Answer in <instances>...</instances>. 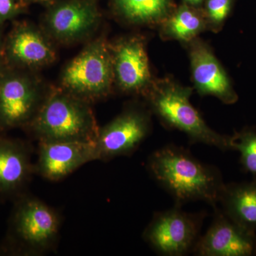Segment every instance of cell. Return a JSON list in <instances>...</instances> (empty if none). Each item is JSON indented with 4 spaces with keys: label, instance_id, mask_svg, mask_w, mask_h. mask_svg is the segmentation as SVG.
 <instances>
[{
    "label": "cell",
    "instance_id": "6da1fadb",
    "mask_svg": "<svg viewBox=\"0 0 256 256\" xmlns=\"http://www.w3.org/2000/svg\"><path fill=\"white\" fill-rule=\"evenodd\" d=\"M146 168L175 204L203 201L215 208L226 184L220 170L202 162L182 146L168 144L152 153Z\"/></svg>",
    "mask_w": 256,
    "mask_h": 256
},
{
    "label": "cell",
    "instance_id": "7a4b0ae2",
    "mask_svg": "<svg viewBox=\"0 0 256 256\" xmlns=\"http://www.w3.org/2000/svg\"><path fill=\"white\" fill-rule=\"evenodd\" d=\"M28 127L38 142H96L100 130L87 101L68 92L48 96Z\"/></svg>",
    "mask_w": 256,
    "mask_h": 256
},
{
    "label": "cell",
    "instance_id": "3957f363",
    "mask_svg": "<svg viewBox=\"0 0 256 256\" xmlns=\"http://www.w3.org/2000/svg\"><path fill=\"white\" fill-rule=\"evenodd\" d=\"M60 215L36 197L20 194L10 220L8 252L22 256H41L56 247Z\"/></svg>",
    "mask_w": 256,
    "mask_h": 256
},
{
    "label": "cell",
    "instance_id": "277c9868",
    "mask_svg": "<svg viewBox=\"0 0 256 256\" xmlns=\"http://www.w3.org/2000/svg\"><path fill=\"white\" fill-rule=\"evenodd\" d=\"M192 90L173 84L160 82L149 95L152 108L166 126L185 133L192 143H203L222 151L232 150V136L207 126L190 102Z\"/></svg>",
    "mask_w": 256,
    "mask_h": 256
},
{
    "label": "cell",
    "instance_id": "5b68a950",
    "mask_svg": "<svg viewBox=\"0 0 256 256\" xmlns=\"http://www.w3.org/2000/svg\"><path fill=\"white\" fill-rule=\"evenodd\" d=\"M206 212L188 213L182 206L153 216L142 236L158 254L165 256H183L192 252L200 238Z\"/></svg>",
    "mask_w": 256,
    "mask_h": 256
},
{
    "label": "cell",
    "instance_id": "8992f818",
    "mask_svg": "<svg viewBox=\"0 0 256 256\" xmlns=\"http://www.w3.org/2000/svg\"><path fill=\"white\" fill-rule=\"evenodd\" d=\"M114 64L108 48L102 42L87 46L67 66L62 84L66 92L87 101L110 90Z\"/></svg>",
    "mask_w": 256,
    "mask_h": 256
},
{
    "label": "cell",
    "instance_id": "52a82bcc",
    "mask_svg": "<svg viewBox=\"0 0 256 256\" xmlns=\"http://www.w3.org/2000/svg\"><path fill=\"white\" fill-rule=\"evenodd\" d=\"M44 101L26 75L5 68L0 74V129L28 126Z\"/></svg>",
    "mask_w": 256,
    "mask_h": 256
},
{
    "label": "cell",
    "instance_id": "ba28073f",
    "mask_svg": "<svg viewBox=\"0 0 256 256\" xmlns=\"http://www.w3.org/2000/svg\"><path fill=\"white\" fill-rule=\"evenodd\" d=\"M150 132L149 116L138 109H129L99 130L96 141L98 160L108 161L130 156Z\"/></svg>",
    "mask_w": 256,
    "mask_h": 256
},
{
    "label": "cell",
    "instance_id": "9c48e42d",
    "mask_svg": "<svg viewBox=\"0 0 256 256\" xmlns=\"http://www.w3.org/2000/svg\"><path fill=\"white\" fill-rule=\"evenodd\" d=\"M215 217L192 254L198 256L256 255V233L234 222L216 207Z\"/></svg>",
    "mask_w": 256,
    "mask_h": 256
},
{
    "label": "cell",
    "instance_id": "30bf717a",
    "mask_svg": "<svg viewBox=\"0 0 256 256\" xmlns=\"http://www.w3.org/2000/svg\"><path fill=\"white\" fill-rule=\"evenodd\" d=\"M96 160H98L96 142H40L34 171L47 180L58 182Z\"/></svg>",
    "mask_w": 256,
    "mask_h": 256
},
{
    "label": "cell",
    "instance_id": "8fae6325",
    "mask_svg": "<svg viewBox=\"0 0 256 256\" xmlns=\"http://www.w3.org/2000/svg\"><path fill=\"white\" fill-rule=\"evenodd\" d=\"M190 60L192 76L200 94L216 96L228 105L237 102L238 96L228 76L204 44L192 43Z\"/></svg>",
    "mask_w": 256,
    "mask_h": 256
},
{
    "label": "cell",
    "instance_id": "7c38bea8",
    "mask_svg": "<svg viewBox=\"0 0 256 256\" xmlns=\"http://www.w3.org/2000/svg\"><path fill=\"white\" fill-rule=\"evenodd\" d=\"M6 62L14 67H35L53 62L55 52L36 30L20 24L15 26L4 42Z\"/></svg>",
    "mask_w": 256,
    "mask_h": 256
},
{
    "label": "cell",
    "instance_id": "4fadbf2b",
    "mask_svg": "<svg viewBox=\"0 0 256 256\" xmlns=\"http://www.w3.org/2000/svg\"><path fill=\"white\" fill-rule=\"evenodd\" d=\"M34 173V164L32 162L28 144L0 137V194H22Z\"/></svg>",
    "mask_w": 256,
    "mask_h": 256
},
{
    "label": "cell",
    "instance_id": "5bb4252c",
    "mask_svg": "<svg viewBox=\"0 0 256 256\" xmlns=\"http://www.w3.org/2000/svg\"><path fill=\"white\" fill-rule=\"evenodd\" d=\"M112 64L120 87L124 92H138L149 84L148 56L139 40L133 38L120 43L114 50Z\"/></svg>",
    "mask_w": 256,
    "mask_h": 256
},
{
    "label": "cell",
    "instance_id": "9a60e30c",
    "mask_svg": "<svg viewBox=\"0 0 256 256\" xmlns=\"http://www.w3.org/2000/svg\"><path fill=\"white\" fill-rule=\"evenodd\" d=\"M98 20V14L94 4L84 0H74L54 8L47 18V25L56 38L74 40L86 34Z\"/></svg>",
    "mask_w": 256,
    "mask_h": 256
},
{
    "label": "cell",
    "instance_id": "2e32d148",
    "mask_svg": "<svg viewBox=\"0 0 256 256\" xmlns=\"http://www.w3.org/2000/svg\"><path fill=\"white\" fill-rule=\"evenodd\" d=\"M218 203L229 218L256 233V180L225 184Z\"/></svg>",
    "mask_w": 256,
    "mask_h": 256
},
{
    "label": "cell",
    "instance_id": "e0dca14e",
    "mask_svg": "<svg viewBox=\"0 0 256 256\" xmlns=\"http://www.w3.org/2000/svg\"><path fill=\"white\" fill-rule=\"evenodd\" d=\"M124 18L134 22L153 23L168 15L170 0H116Z\"/></svg>",
    "mask_w": 256,
    "mask_h": 256
},
{
    "label": "cell",
    "instance_id": "ac0fdd59",
    "mask_svg": "<svg viewBox=\"0 0 256 256\" xmlns=\"http://www.w3.org/2000/svg\"><path fill=\"white\" fill-rule=\"evenodd\" d=\"M201 16L188 6L180 8L163 25V35L180 41H190L203 30Z\"/></svg>",
    "mask_w": 256,
    "mask_h": 256
},
{
    "label": "cell",
    "instance_id": "d6986e66",
    "mask_svg": "<svg viewBox=\"0 0 256 256\" xmlns=\"http://www.w3.org/2000/svg\"><path fill=\"white\" fill-rule=\"evenodd\" d=\"M232 150L240 153V162L246 172L256 175V131L250 128L232 136Z\"/></svg>",
    "mask_w": 256,
    "mask_h": 256
},
{
    "label": "cell",
    "instance_id": "ffe728a7",
    "mask_svg": "<svg viewBox=\"0 0 256 256\" xmlns=\"http://www.w3.org/2000/svg\"><path fill=\"white\" fill-rule=\"evenodd\" d=\"M233 0H208L207 16L214 26H220L228 16Z\"/></svg>",
    "mask_w": 256,
    "mask_h": 256
},
{
    "label": "cell",
    "instance_id": "44dd1931",
    "mask_svg": "<svg viewBox=\"0 0 256 256\" xmlns=\"http://www.w3.org/2000/svg\"><path fill=\"white\" fill-rule=\"evenodd\" d=\"M24 0H0V26L22 12Z\"/></svg>",
    "mask_w": 256,
    "mask_h": 256
},
{
    "label": "cell",
    "instance_id": "7402d4cb",
    "mask_svg": "<svg viewBox=\"0 0 256 256\" xmlns=\"http://www.w3.org/2000/svg\"><path fill=\"white\" fill-rule=\"evenodd\" d=\"M4 42L2 40L1 34H0V74L4 70Z\"/></svg>",
    "mask_w": 256,
    "mask_h": 256
},
{
    "label": "cell",
    "instance_id": "603a6c76",
    "mask_svg": "<svg viewBox=\"0 0 256 256\" xmlns=\"http://www.w3.org/2000/svg\"><path fill=\"white\" fill-rule=\"evenodd\" d=\"M186 2L188 3V4L192 5H196L200 4V3L202 2V0H185Z\"/></svg>",
    "mask_w": 256,
    "mask_h": 256
},
{
    "label": "cell",
    "instance_id": "cb8c5ba5",
    "mask_svg": "<svg viewBox=\"0 0 256 256\" xmlns=\"http://www.w3.org/2000/svg\"><path fill=\"white\" fill-rule=\"evenodd\" d=\"M31 1H34V2H45V1H47V0H31Z\"/></svg>",
    "mask_w": 256,
    "mask_h": 256
}]
</instances>
